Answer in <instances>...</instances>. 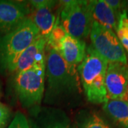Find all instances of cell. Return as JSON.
Segmentation results:
<instances>
[{
  "label": "cell",
  "instance_id": "obj_1",
  "mask_svg": "<svg viewBox=\"0 0 128 128\" xmlns=\"http://www.w3.org/2000/svg\"><path fill=\"white\" fill-rule=\"evenodd\" d=\"M45 90L43 102L55 107H73L81 102L83 90L77 68L66 64L59 54L46 45Z\"/></svg>",
  "mask_w": 128,
  "mask_h": 128
},
{
  "label": "cell",
  "instance_id": "obj_2",
  "mask_svg": "<svg viewBox=\"0 0 128 128\" xmlns=\"http://www.w3.org/2000/svg\"><path fill=\"white\" fill-rule=\"evenodd\" d=\"M108 61L90 45L84 59L77 67L84 96L89 102L103 104L108 100L105 74Z\"/></svg>",
  "mask_w": 128,
  "mask_h": 128
},
{
  "label": "cell",
  "instance_id": "obj_3",
  "mask_svg": "<svg viewBox=\"0 0 128 128\" xmlns=\"http://www.w3.org/2000/svg\"><path fill=\"white\" fill-rule=\"evenodd\" d=\"M14 90L22 107L34 116L40 110L45 90L46 57L31 68L13 76Z\"/></svg>",
  "mask_w": 128,
  "mask_h": 128
},
{
  "label": "cell",
  "instance_id": "obj_4",
  "mask_svg": "<svg viewBox=\"0 0 128 128\" xmlns=\"http://www.w3.org/2000/svg\"><path fill=\"white\" fill-rule=\"evenodd\" d=\"M39 35L28 16L18 26L0 37V73L5 75L9 66Z\"/></svg>",
  "mask_w": 128,
  "mask_h": 128
},
{
  "label": "cell",
  "instance_id": "obj_5",
  "mask_svg": "<svg viewBox=\"0 0 128 128\" xmlns=\"http://www.w3.org/2000/svg\"><path fill=\"white\" fill-rule=\"evenodd\" d=\"M57 18L71 36L85 41L90 36L92 18L89 1H60Z\"/></svg>",
  "mask_w": 128,
  "mask_h": 128
},
{
  "label": "cell",
  "instance_id": "obj_6",
  "mask_svg": "<svg viewBox=\"0 0 128 128\" xmlns=\"http://www.w3.org/2000/svg\"><path fill=\"white\" fill-rule=\"evenodd\" d=\"M89 37L92 47L108 63L128 64L126 52L115 32L93 22Z\"/></svg>",
  "mask_w": 128,
  "mask_h": 128
},
{
  "label": "cell",
  "instance_id": "obj_7",
  "mask_svg": "<svg viewBox=\"0 0 128 128\" xmlns=\"http://www.w3.org/2000/svg\"><path fill=\"white\" fill-rule=\"evenodd\" d=\"M30 14L28 1L0 0V37L14 30Z\"/></svg>",
  "mask_w": 128,
  "mask_h": 128
},
{
  "label": "cell",
  "instance_id": "obj_8",
  "mask_svg": "<svg viewBox=\"0 0 128 128\" xmlns=\"http://www.w3.org/2000/svg\"><path fill=\"white\" fill-rule=\"evenodd\" d=\"M105 83L108 98L128 101V64L108 63Z\"/></svg>",
  "mask_w": 128,
  "mask_h": 128
},
{
  "label": "cell",
  "instance_id": "obj_9",
  "mask_svg": "<svg viewBox=\"0 0 128 128\" xmlns=\"http://www.w3.org/2000/svg\"><path fill=\"white\" fill-rule=\"evenodd\" d=\"M28 2L31 6L29 17L38 28L39 34L48 41L56 21L54 9L57 2L53 0H32L28 1Z\"/></svg>",
  "mask_w": 128,
  "mask_h": 128
},
{
  "label": "cell",
  "instance_id": "obj_10",
  "mask_svg": "<svg viewBox=\"0 0 128 128\" xmlns=\"http://www.w3.org/2000/svg\"><path fill=\"white\" fill-rule=\"evenodd\" d=\"M47 40L39 34L36 39L10 64L5 75H15L31 68L38 61L46 57Z\"/></svg>",
  "mask_w": 128,
  "mask_h": 128
},
{
  "label": "cell",
  "instance_id": "obj_11",
  "mask_svg": "<svg viewBox=\"0 0 128 128\" xmlns=\"http://www.w3.org/2000/svg\"><path fill=\"white\" fill-rule=\"evenodd\" d=\"M86 41L66 34L61 40L57 52L69 66L77 68L86 54Z\"/></svg>",
  "mask_w": 128,
  "mask_h": 128
},
{
  "label": "cell",
  "instance_id": "obj_12",
  "mask_svg": "<svg viewBox=\"0 0 128 128\" xmlns=\"http://www.w3.org/2000/svg\"><path fill=\"white\" fill-rule=\"evenodd\" d=\"M35 128H72L68 118L63 110L53 108H41L34 116Z\"/></svg>",
  "mask_w": 128,
  "mask_h": 128
},
{
  "label": "cell",
  "instance_id": "obj_13",
  "mask_svg": "<svg viewBox=\"0 0 128 128\" xmlns=\"http://www.w3.org/2000/svg\"><path fill=\"white\" fill-rule=\"evenodd\" d=\"M89 2L92 22L116 33L118 20L105 0H91Z\"/></svg>",
  "mask_w": 128,
  "mask_h": 128
},
{
  "label": "cell",
  "instance_id": "obj_14",
  "mask_svg": "<svg viewBox=\"0 0 128 128\" xmlns=\"http://www.w3.org/2000/svg\"><path fill=\"white\" fill-rule=\"evenodd\" d=\"M102 109L115 123L121 128H128V101L108 98Z\"/></svg>",
  "mask_w": 128,
  "mask_h": 128
},
{
  "label": "cell",
  "instance_id": "obj_15",
  "mask_svg": "<svg viewBox=\"0 0 128 128\" xmlns=\"http://www.w3.org/2000/svg\"><path fill=\"white\" fill-rule=\"evenodd\" d=\"M76 119L78 128H111L109 124L93 110H80Z\"/></svg>",
  "mask_w": 128,
  "mask_h": 128
},
{
  "label": "cell",
  "instance_id": "obj_16",
  "mask_svg": "<svg viewBox=\"0 0 128 128\" xmlns=\"http://www.w3.org/2000/svg\"><path fill=\"white\" fill-rule=\"evenodd\" d=\"M116 34L125 52L128 54V16L127 9L122 11L118 18Z\"/></svg>",
  "mask_w": 128,
  "mask_h": 128
},
{
  "label": "cell",
  "instance_id": "obj_17",
  "mask_svg": "<svg viewBox=\"0 0 128 128\" xmlns=\"http://www.w3.org/2000/svg\"><path fill=\"white\" fill-rule=\"evenodd\" d=\"M12 112L7 105L0 102V128H7L11 122Z\"/></svg>",
  "mask_w": 128,
  "mask_h": 128
},
{
  "label": "cell",
  "instance_id": "obj_18",
  "mask_svg": "<svg viewBox=\"0 0 128 128\" xmlns=\"http://www.w3.org/2000/svg\"><path fill=\"white\" fill-rule=\"evenodd\" d=\"M7 128H31L29 122L22 112H16Z\"/></svg>",
  "mask_w": 128,
  "mask_h": 128
},
{
  "label": "cell",
  "instance_id": "obj_19",
  "mask_svg": "<svg viewBox=\"0 0 128 128\" xmlns=\"http://www.w3.org/2000/svg\"><path fill=\"white\" fill-rule=\"evenodd\" d=\"M105 2L109 5L110 8L112 9V11L114 12L116 17L118 20L122 11L126 9L125 7H124V6L125 5V2H122L119 0H105Z\"/></svg>",
  "mask_w": 128,
  "mask_h": 128
},
{
  "label": "cell",
  "instance_id": "obj_20",
  "mask_svg": "<svg viewBox=\"0 0 128 128\" xmlns=\"http://www.w3.org/2000/svg\"><path fill=\"white\" fill-rule=\"evenodd\" d=\"M3 96V92H2V84H1V82H0V99H1V98Z\"/></svg>",
  "mask_w": 128,
  "mask_h": 128
},
{
  "label": "cell",
  "instance_id": "obj_21",
  "mask_svg": "<svg viewBox=\"0 0 128 128\" xmlns=\"http://www.w3.org/2000/svg\"><path fill=\"white\" fill-rule=\"evenodd\" d=\"M125 4H126V6H127V9H128V1L125 2Z\"/></svg>",
  "mask_w": 128,
  "mask_h": 128
},
{
  "label": "cell",
  "instance_id": "obj_22",
  "mask_svg": "<svg viewBox=\"0 0 128 128\" xmlns=\"http://www.w3.org/2000/svg\"></svg>",
  "mask_w": 128,
  "mask_h": 128
}]
</instances>
